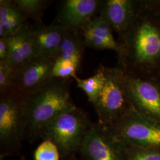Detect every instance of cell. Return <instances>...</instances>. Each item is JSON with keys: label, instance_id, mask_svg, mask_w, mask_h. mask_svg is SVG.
<instances>
[{"label": "cell", "instance_id": "18", "mask_svg": "<svg viewBox=\"0 0 160 160\" xmlns=\"http://www.w3.org/2000/svg\"><path fill=\"white\" fill-rule=\"evenodd\" d=\"M27 18L23 11L18 7L17 4L12 1L10 13L6 22L2 24L6 30L5 37L16 32L23 25L26 23Z\"/></svg>", "mask_w": 160, "mask_h": 160}, {"label": "cell", "instance_id": "5", "mask_svg": "<svg viewBox=\"0 0 160 160\" xmlns=\"http://www.w3.org/2000/svg\"><path fill=\"white\" fill-rule=\"evenodd\" d=\"M106 127L112 135L124 145L145 148L160 147V122L141 114L132 106Z\"/></svg>", "mask_w": 160, "mask_h": 160}, {"label": "cell", "instance_id": "19", "mask_svg": "<svg viewBox=\"0 0 160 160\" xmlns=\"http://www.w3.org/2000/svg\"><path fill=\"white\" fill-rule=\"evenodd\" d=\"M124 146L126 160H160V152L155 149Z\"/></svg>", "mask_w": 160, "mask_h": 160}, {"label": "cell", "instance_id": "14", "mask_svg": "<svg viewBox=\"0 0 160 160\" xmlns=\"http://www.w3.org/2000/svg\"><path fill=\"white\" fill-rule=\"evenodd\" d=\"M86 46L96 49L119 52V45L112 34L110 24L100 15L88 22L80 30Z\"/></svg>", "mask_w": 160, "mask_h": 160}, {"label": "cell", "instance_id": "12", "mask_svg": "<svg viewBox=\"0 0 160 160\" xmlns=\"http://www.w3.org/2000/svg\"><path fill=\"white\" fill-rule=\"evenodd\" d=\"M7 38L9 44V55L6 63L12 69L36 56L33 25L26 22L16 32Z\"/></svg>", "mask_w": 160, "mask_h": 160}, {"label": "cell", "instance_id": "2", "mask_svg": "<svg viewBox=\"0 0 160 160\" xmlns=\"http://www.w3.org/2000/svg\"><path fill=\"white\" fill-rule=\"evenodd\" d=\"M71 78L53 77L44 86L23 96L28 119L26 135L41 137L46 126L57 116L74 107L69 90Z\"/></svg>", "mask_w": 160, "mask_h": 160}, {"label": "cell", "instance_id": "4", "mask_svg": "<svg viewBox=\"0 0 160 160\" xmlns=\"http://www.w3.org/2000/svg\"><path fill=\"white\" fill-rule=\"evenodd\" d=\"M1 157L16 152L26 135L28 119L23 96L14 90L0 94Z\"/></svg>", "mask_w": 160, "mask_h": 160}, {"label": "cell", "instance_id": "15", "mask_svg": "<svg viewBox=\"0 0 160 160\" xmlns=\"http://www.w3.org/2000/svg\"><path fill=\"white\" fill-rule=\"evenodd\" d=\"M85 47L80 32L67 30L63 36L56 60L70 63L78 71L81 68Z\"/></svg>", "mask_w": 160, "mask_h": 160}, {"label": "cell", "instance_id": "22", "mask_svg": "<svg viewBox=\"0 0 160 160\" xmlns=\"http://www.w3.org/2000/svg\"><path fill=\"white\" fill-rule=\"evenodd\" d=\"M9 55V44L7 37L0 38V62H6Z\"/></svg>", "mask_w": 160, "mask_h": 160}, {"label": "cell", "instance_id": "1", "mask_svg": "<svg viewBox=\"0 0 160 160\" xmlns=\"http://www.w3.org/2000/svg\"><path fill=\"white\" fill-rule=\"evenodd\" d=\"M118 43V66L126 74L159 82L160 1H140L133 22Z\"/></svg>", "mask_w": 160, "mask_h": 160}, {"label": "cell", "instance_id": "13", "mask_svg": "<svg viewBox=\"0 0 160 160\" xmlns=\"http://www.w3.org/2000/svg\"><path fill=\"white\" fill-rule=\"evenodd\" d=\"M67 30L61 25L42 22L33 25V36L36 56H46L56 60L63 36Z\"/></svg>", "mask_w": 160, "mask_h": 160}, {"label": "cell", "instance_id": "21", "mask_svg": "<svg viewBox=\"0 0 160 160\" xmlns=\"http://www.w3.org/2000/svg\"><path fill=\"white\" fill-rule=\"evenodd\" d=\"M12 90V69L6 62H0V94Z\"/></svg>", "mask_w": 160, "mask_h": 160}, {"label": "cell", "instance_id": "9", "mask_svg": "<svg viewBox=\"0 0 160 160\" xmlns=\"http://www.w3.org/2000/svg\"><path fill=\"white\" fill-rule=\"evenodd\" d=\"M55 61L49 57L36 56L12 69V90L25 96L40 88L53 78Z\"/></svg>", "mask_w": 160, "mask_h": 160}, {"label": "cell", "instance_id": "16", "mask_svg": "<svg viewBox=\"0 0 160 160\" xmlns=\"http://www.w3.org/2000/svg\"><path fill=\"white\" fill-rule=\"evenodd\" d=\"M77 87L82 90L88 97L89 102L92 103L98 96L104 83L103 66L100 65L95 74L86 79H81L77 76L74 78Z\"/></svg>", "mask_w": 160, "mask_h": 160}, {"label": "cell", "instance_id": "23", "mask_svg": "<svg viewBox=\"0 0 160 160\" xmlns=\"http://www.w3.org/2000/svg\"></svg>", "mask_w": 160, "mask_h": 160}, {"label": "cell", "instance_id": "20", "mask_svg": "<svg viewBox=\"0 0 160 160\" xmlns=\"http://www.w3.org/2000/svg\"><path fill=\"white\" fill-rule=\"evenodd\" d=\"M59 157L57 145L49 140H43L34 151V160H59Z\"/></svg>", "mask_w": 160, "mask_h": 160}, {"label": "cell", "instance_id": "3", "mask_svg": "<svg viewBox=\"0 0 160 160\" xmlns=\"http://www.w3.org/2000/svg\"><path fill=\"white\" fill-rule=\"evenodd\" d=\"M92 123L86 112L75 106L52 120L44 129L41 138L53 142L60 154L68 157L80 151Z\"/></svg>", "mask_w": 160, "mask_h": 160}, {"label": "cell", "instance_id": "8", "mask_svg": "<svg viewBox=\"0 0 160 160\" xmlns=\"http://www.w3.org/2000/svg\"><path fill=\"white\" fill-rule=\"evenodd\" d=\"M126 96L139 113L160 122V83L125 74Z\"/></svg>", "mask_w": 160, "mask_h": 160}, {"label": "cell", "instance_id": "10", "mask_svg": "<svg viewBox=\"0 0 160 160\" xmlns=\"http://www.w3.org/2000/svg\"><path fill=\"white\" fill-rule=\"evenodd\" d=\"M102 1L65 0L59 8L56 24L68 31L80 32L81 28L99 12Z\"/></svg>", "mask_w": 160, "mask_h": 160}, {"label": "cell", "instance_id": "17", "mask_svg": "<svg viewBox=\"0 0 160 160\" xmlns=\"http://www.w3.org/2000/svg\"><path fill=\"white\" fill-rule=\"evenodd\" d=\"M14 2L23 11L28 18L35 23L42 22V17L51 1L46 0H15Z\"/></svg>", "mask_w": 160, "mask_h": 160}, {"label": "cell", "instance_id": "11", "mask_svg": "<svg viewBox=\"0 0 160 160\" xmlns=\"http://www.w3.org/2000/svg\"><path fill=\"white\" fill-rule=\"evenodd\" d=\"M139 3L140 1L135 0L102 1L99 15L109 23L120 38L133 22Z\"/></svg>", "mask_w": 160, "mask_h": 160}, {"label": "cell", "instance_id": "7", "mask_svg": "<svg viewBox=\"0 0 160 160\" xmlns=\"http://www.w3.org/2000/svg\"><path fill=\"white\" fill-rule=\"evenodd\" d=\"M80 151L84 160H126L124 145L98 122L92 123Z\"/></svg>", "mask_w": 160, "mask_h": 160}, {"label": "cell", "instance_id": "6", "mask_svg": "<svg viewBox=\"0 0 160 160\" xmlns=\"http://www.w3.org/2000/svg\"><path fill=\"white\" fill-rule=\"evenodd\" d=\"M104 83L102 91L92 103L96 112L98 123L108 126L131 107L125 92V73L119 66H103Z\"/></svg>", "mask_w": 160, "mask_h": 160}]
</instances>
